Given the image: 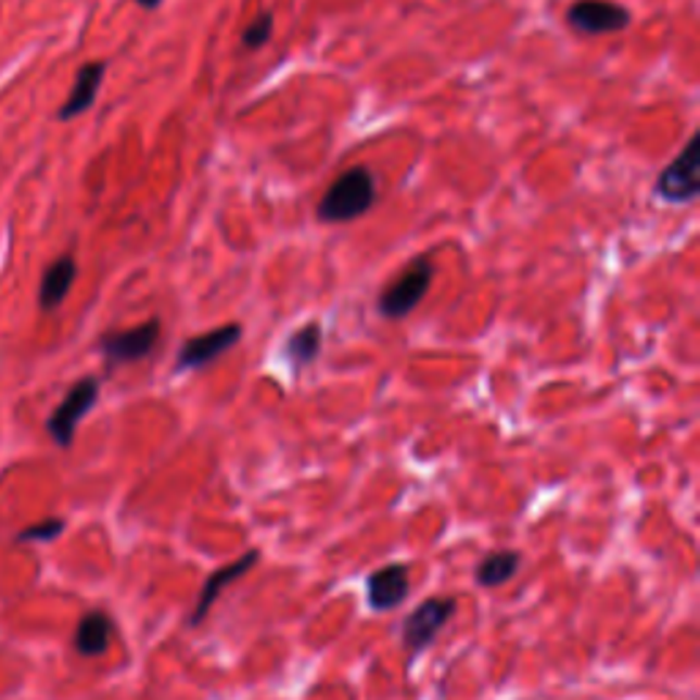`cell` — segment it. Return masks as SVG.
I'll use <instances>...</instances> for the list:
<instances>
[{
	"mask_svg": "<svg viewBox=\"0 0 700 700\" xmlns=\"http://www.w3.org/2000/svg\"><path fill=\"white\" fill-rule=\"evenodd\" d=\"M376 178L367 167H351L342 173L334 183L323 192L318 203V217L323 222L340 225L359 219L376 205Z\"/></svg>",
	"mask_w": 700,
	"mask_h": 700,
	"instance_id": "6da1fadb",
	"label": "cell"
},
{
	"mask_svg": "<svg viewBox=\"0 0 700 700\" xmlns=\"http://www.w3.org/2000/svg\"><path fill=\"white\" fill-rule=\"evenodd\" d=\"M435 268L430 255L416 257L413 263H408L403 273H399L394 282H389L386 291L381 293V302H378V309L386 320H403L413 313L422 298L428 296L430 285H433Z\"/></svg>",
	"mask_w": 700,
	"mask_h": 700,
	"instance_id": "7a4b0ae2",
	"label": "cell"
},
{
	"mask_svg": "<svg viewBox=\"0 0 700 700\" xmlns=\"http://www.w3.org/2000/svg\"><path fill=\"white\" fill-rule=\"evenodd\" d=\"M457 613L455 597H430L424 599L408 619L403 621V646L410 657H419L438 640L441 629Z\"/></svg>",
	"mask_w": 700,
	"mask_h": 700,
	"instance_id": "3957f363",
	"label": "cell"
},
{
	"mask_svg": "<svg viewBox=\"0 0 700 700\" xmlns=\"http://www.w3.org/2000/svg\"><path fill=\"white\" fill-rule=\"evenodd\" d=\"M99 399V381L97 378H82L75 386L68 389L66 397L61 399L52 416L47 419V433L55 441L61 449H68L75 444V433L80 428V422L91 413V408Z\"/></svg>",
	"mask_w": 700,
	"mask_h": 700,
	"instance_id": "277c9868",
	"label": "cell"
},
{
	"mask_svg": "<svg viewBox=\"0 0 700 700\" xmlns=\"http://www.w3.org/2000/svg\"><path fill=\"white\" fill-rule=\"evenodd\" d=\"M700 135L689 137V143L684 145L682 154L660 173L654 183L657 198L665 200L671 205L692 203L700 194Z\"/></svg>",
	"mask_w": 700,
	"mask_h": 700,
	"instance_id": "5b68a950",
	"label": "cell"
},
{
	"mask_svg": "<svg viewBox=\"0 0 700 700\" xmlns=\"http://www.w3.org/2000/svg\"><path fill=\"white\" fill-rule=\"evenodd\" d=\"M567 23L583 36H604L629 28L633 14L621 3H610V0H577L575 7L567 9Z\"/></svg>",
	"mask_w": 700,
	"mask_h": 700,
	"instance_id": "8992f818",
	"label": "cell"
},
{
	"mask_svg": "<svg viewBox=\"0 0 700 700\" xmlns=\"http://www.w3.org/2000/svg\"><path fill=\"white\" fill-rule=\"evenodd\" d=\"M244 336V329L239 323H225L219 329L205 331V334L192 336V340L183 342L181 354H178L176 370L187 372V370H203L212 361H217L219 356H225L228 351H233L236 345Z\"/></svg>",
	"mask_w": 700,
	"mask_h": 700,
	"instance_id": "52a82bcc",
	"label": "cell"
},
{
	"mask_svg": "<svg viewBox=\"0 0 700 700\" xmlns=\"http://www.w3.org/2000/svg\"><path fill=\"white\" fill-rule=\"evenodd\" d=\"M160 320H145L143 326H135V329L115 331V334L102 336V354L107 359L110 367L118 365H131V361H140L145 356H151V351L160 342Z\"/></svg>",
	"mask_w": 700,
	"mask_h": 700,
	"instance_id": "ba28073f",
	"label": "cell"
},
{
	"mask_svg": "<svg viewBox=\"0 0 700 700\" xmlns=\"http://www.w3.org/2000/svg\"><path fill=\"white\" fill-rule=\"evenodd\" d=\"M410 594V570L405 564H386L367 577V604L376 613L399 608Z\"/></svg>",
	"mask_w": 700,
	"mask_h": 700,
	"instance_id": "9c48e42d",
	"label": "cell"
},
{
	"mask_svg": "<svg viewBox=\"0 0 700 700\" xmlns=\"http://www.w3.org/2000/svg\"><path fill=\"white\" fill-rule=\"evenodd\" d=\"M257 561H260V552L250 550V552H244V556H241V558H236L233 564H228V567H222V570L212 572V575H208V581H205L203 591H200L198 604H194L192 615H189V624H192V626L203 624L205 615L212 613L214 602H217V599L222 597L225 588H228L230 583L239 581V577H244L246 572H250L252 567L257 564Z\"/></svg>",
	"mask_w": 700,
	"mask_h": 700,
	"instance_id": "30bf717a",
	"label": "cell"
},
{
	"mask_svg": "<svg viewBox=\"0 0 700 700\" xmlns=\"http://www.w3.org/2000/svg\"><path fill=\"white\" fill-rule=\"evenodd\" d=\"M104 72H107V63L104 61L86 63V66L77 72L75 86H72V91H68L63 107L58 110V118L72 120L77 118V115L88 113V110L93 107V102H97V93L104 82Z\"/></svg>",
	"mask_w": 700,
	"mask_h": 700,
	"instance_id": "8fae6325",
	"label": "cell"
},
{
	"mask_svg": "<svg viewBox=\"0 0 700 700\" xmlns=\"http://www.w3.org/2000/svg\"><path fill=\"white\" fill-rule=\"evenodd\" d=\"M113 619L104 610H88L77 624L75 649L80 657H102L113 640Z\"/></svg>",
	"mask_w": 700,
	"mask_h": 700,
	"instance_id": "7c38bea8",
	"label": "cell"
},
{
	"mask_svg": "<svg viewBox=\"0 0 700 700\" xmlns=\"http://www.w3.org/2000/svg\"><path fill=\"white\" fill-rule=\"evenodd\" d=\"M75 279H77V263L72 255H63L58 257L55 263H50L39 285L41 309L61 307L63 298L68 296V291H72V285H75Z\"/></svg>",
	"mask_w": 700,
	"mask_h": 700,
	"instance_id": "4fadbf2b",
	"label": "cell"
},
{
	"mask_svg": "<svg viewBox=\"0 0 700 700\" xmlns=\"http://www.w3.org/2000/svg\"><path fill=\"white\" fill-rule=\"evenodd\" d=\"M520 556L518 550H496L484 556L476 567V586L482 588H498L507 581H512L520 570Z\"/></svg>",
	"mask_w": 700,
	"mask_h": 700,
	"instance_id": "5bb4252c",
	"label": "cell"
},
{
	"mask_svg": "<svg viewBox=\"0 0 700 700\" xmlns=\"http://www.w3.org/2000/svg\"><path fill=\"white\" fill-rule=\"evenodd\" d=\"M320 347H323V329H320V323H307L288 336L285 359L291 361L293 370H302L318 359Z\"/></svg>",
	"mask_w": 700,
	"mask_h": 700,
	"instance_id": "9a60e30c",
	"label": "cell"
},
{
	"mask_svg": "<svg viewBox=\"0 0 700 700\" xmlns=\"http://www.w3.org/2000/svg\"><path fill=\"white\" fill-rule=\"evenodd\" d=\"M273 34V14L271 12H260L241 34V41H244L246 50H260Z\"/></svg>",
	"mask_w": 700,
	"mask_h": 700,
	"instance_id": "2e32d148",
	"label": "cell"
},
{
	"mask_svg": "<svg viewBox=\"0 0 700 700\" xmlns=\"http://www.w3.org/2000/svg\"><path fill=\"white\" fill-rule=\"evenodd\" d=\"M63 525H66V523H63V520H58V518L41 520V523L28 525L25 531H20L17 539L20 542H52L55 536L63 534Z\"/></svg>",
	"mask_w": 700,
	"mask_h": 700,
	"instance_id": "e0dca14e",
	"label": "cell"
},
{
	"mask_svg": "<svg viewBox=\"0 0 700 700\" xmlns=\"http://www.w3.org/2000/svg\"><path fill=\"white\" fill-rule=\"evenodd\" d=\"M135 3L140 9H145V12H156L162 7V0H135Z\"/></svg>",
	"mask_w": 700,
	"mask_h": 700,
	"instance_id": "ac0fdd59",
	"label": "cell"
}]
</instances>
